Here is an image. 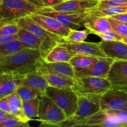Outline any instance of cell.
<instances>
[{
	"mask_svg": "<svg viewBox=\"0 0 127 127\" xmlns=\"http://www.w3.org/2000/svg\"><path fill=\"white\" fill-rule=\"evenodd\" d=\"M43 60L39 50L25 48L0 60V73L25 74L38 69Z\"/></svg>",
	"mask_w": 127,
	"mask_h": 127,
	"instance_id": "6da1fadb",
	"label": "cell"
},
{
	"mask_svg": "<svg viewBox=\"0 0 127 127\" xmlns=\"http://www.w3.org/2000/svg\"><path fill=\"white\" fill-rule=\"evenodd\" d=\"M99 94L78 95V107L73 115L67 117L59 127H84L88 119L101 110L100 97Z\"/></svg>",
	"mask_w": 127,
	"mask_h": 127,
	"instance_id": "7a4b0ae2",
	"label": "cell"
},
{
	"mask_svg": "<svg viewBox=\"0 0 127 127\" xmlns=\"http://www.w3.org/2000/svg\"><path fill=\"white\" fill-rule=\"evenodd\" d=\"M17 22L20 28L24 29L32 32L42 40V45L40 52L42 54V58L63 40L61 37L43 28L30 16L19 19Z\"/></svg>",
	"mask_w": 127,
	"mask_h": 127,
	"instance_id": "3957f363",
	"label": "cell"
},
{
	"mask_svg": "<svg viewBox=\"0 0 127 127\" xmlns=\"http://www.w3.org/2000/svg\"><path fill=\"white\" fill-rule=\"evenodd\" d=\"M38 9L25 0H1L0 21H17L22 17L37 12Z\"/></svg>",
	"mask_w": 127,
	"mask_h": 127,
	"instance_id": "277c9868",
	"label": "cell"
},
{
	"mask_svg": "<svg viewBox=\"0 0 127 127\" xmlns=\"http://www.w3.org/2000/svg\"><path fill=\"white\" fill-rule=\"evenodd\" d=\"M44 93L63 110L67 117L76 111L79 96L73 88H57L48 86Z\"/></svg>",
	"mask_w": 127,
	"mask_h": 127,
	"instance_id": "5b68a950",
	"label": "cell"
},
{
	"mask_svg": "<svg viewBox=\"0 0 127 127\" xmlns=\"http://www.w3.org/2000/svg\"><path fill=\"white\" fill-rule=\"evenodd\" d=\"M38 118L41 122L40 126L59 127L67 117L54 101L43 93L40 97Z\"/></svg>",
	"mask_w": 127,
	"mask_h": 127,
	"instance_id": "8992f818",
	"label": "cell"
},
{
	"mask_svg": "<svg viewBox=\"0 0 127 127\" xmlns=\"http://www.w3.org/2000/svg\"><path fill=\"white\" fill-rule=\"evenodd\" d=\"M111 88V83L108 78L90 76L76 78L73 89L78 95H102Z\"/></svg>",
	"mask_w": 127,
	"mask_h": 127,
	"instance_id": "52a82bcc",
	"label": "cell"
},
{
	"mask_svg": "<svg viewBox=\"0 0 127 127\" xmlns=\"http://www.w3.org/2000/svg\"><path fill=\"white\" fill-rule=\"evenodd\" d=\"M89 11L80 13H68L54 11L50 7H43L38 9L37 12L54 17L71 29L79 30L81 27H84Z\"/></svg>",
	"mask_w": 127,
	"mask_h": 127,
	"instance_id": "ba28073f",
	"label": "cell"
},
{
	"mask_svg": "<svg viewBox=\"0 0 127 127\" xmlns=\"http://www.w3.org/2000/svg\"><path fill=\"white\" fill-rule=\"evenodd\" d=\"M100 108L107 112L127 109V92L111 88L100 97Z\"/></svg>",
	"mask_w": 127,
	"mask_h": 127,
	"instance_id": "9c48e42d",
	"label": "cell"
},
{
	"mask_svg": "<svg viewBox=\"0 0 127 127\" xmlns=\"http://www.w3.org/2000/svg\"><path fill=\"white\" fill-rule=\"evenodd\" d=\"M107 78L111 83L112 88L127 92V60H115Z\"/></svg>",
	"mask_w": 127,
	"mask_h": 127,
	"instance_id": "30bf717a",
	"label": "cell"
},
{
	"mask_svg": "<svg viewBox=\"0 0 127 127\" xmlns=\"http://www.w3.org/2000/svg\"><path fill=\"white\" fill-rule=\"evenodd\" d=\"M115 59L109 57H100L97 62L89 66L80 70L76 71V78L100 77L107 78L108 74Z\"/></svg>",
	"mask_w": 127,
	"mask_h": 127,
	"instance_id": "8fae6325",
	"label": "cell"
},
{
	"mask_svg": "<svg viewBox=\"0 0 127 127\" xmlns=\"http://www.w3.org/2000/svg\"><path fill=\"white\" fill-rule=\"evenodd\" d=\"M58 44L68 48L75 55L93 56L98 57H106L107 56L100 47L99 43L94 42H68L62 40Z\"/></svg>",
	"mask_w": 127,
	"mask_h": 127,
	"instance_id": "7c38bea8",
	"label": "cell"
},
{
	"mask_svg": "<svg viewBox=\"0 0 127 127\" xmlns=\"http://www.w3.org/2000/svg\"><path fill=\"white\" fill-rule=\"evenodd\" d=\"M100 0H68L51 7L56 11L80 13L88 12L95 8L99 4Z\"/></svg>",
	"mask_w": 127,
	"mask_h": 127,
	"instance_id": "4fadbf2b",
	"label": "cell"
},
{
	"mask_svg": "<svg viewBox=\"0 0 127 127\" xmlns=\"http://www.w3.org/2000/svg\"><path fill=\"white\" fill-rule=\"evenodd\" d=\"M30 16L46 30L60 36L62 38L67 37L71 31V29L66 27L59 21L51 16L38 12L32 14Z\"/></svg>",
	"mask_w": 127,
	"mask_h": 127,
	"instance_id": "5bb4252c",
	"label": "cell"
},
{
	"mask_svg": "<svg viewBox=\"0 0 127 127\" xmlns=\"http://www.w3.org/2000/svg\"><path fill=\"white\" fill-rule=\"evenodd\" d=\"M84 127H120L127 125L121 121L118 115L100 110L86 120Z\"/></svg>",
	"mask_w": 127,
	"mask_h": 127,
	"instance_id": "9a60e30c",
	"label": "cell"
},
{
	"mask_svg": "<svg viewBox=\"0 0 127 127\" xmlns=\"http://www.w3.org/2000/svg\"><path fill=\"white\" fill-rule=\"evenodd\" d=\"M99 45L105 55L115 60H127V44L122 40L100 41Z\"/></svg>",
	"mask_w": 127,
	"mask_h": 127,
	"instance_id": "2e32d148",
	"label": "cell"
},
{
	"mask_svg": "<svg viewBox=\"0 0 127 127\" xmlns=\"http://www.w3.org/2000/svg\"><path fill=\"white\" fill-rule=\"evenodd\" d=\"M38 69L40 71H47L71 79L76 78L75 69L69 62L48 63L43 60Z\"/></svg>",
	"mask_w": 127,
	"mask_h": 127,
	"instance_id": "e0dca14e",
	"label": "cell"
},
{
	"mask_svg": "<svg viewBox=\"0 0 127 127\" xmlns=\"http://www.w3.org/2000/svg\"><path fill=\"white\" fill-rule=\"evenodd\" d=\"M23 74L0 73V99L15 92L21 86Z\"/></svg>",
	"mask_w": 127,
	"mask_h": 127,
	"instance_id": "ac0fdd59",
	"label": "cell"
},
{
	"mask_svg": "<svg viewBox=\"0 0 127 127\" xmlns=\"http://www.w3.org/2000/svg\"><path fill=\"white\" fill-rule=\"evenodd\" d=\"M84 27L89 30L91 33L95 35L106 33L112 29L108 17L93 16L90 13L86 20Z\"/></svg>",
	"mask_w": 127,
	"mask_h": 127,
	"instance_id": "d6986e66",
	"label": "cell"
},
{
	"mask_svg": "<svg viewBox=\"0 0 127 127\" xmlns=\"http://www.w3.org/2000/svg\"><path fill=\"white\" fill-rule=\"evenodd\" d=\"M21 86L35 88L45 93L48 84L41 72L38 69H36L22 75Z\"/></svg>",
	"mask_w": 127,
	"mask_h": 127,
	"instance_id": "ffe728a7",
	"label": "cell"
},
{
	"mask_svg": "<svg viewBox=\"0 0 127 127\" xmlns=\"http://www.w3.org/2000/svg\"><path fill=\"white\" fill-rule=\"evenodd\" d=\"M74 55L68 48L58 44L43 57V60L48 63L69 62Z\"/></svg>",
	"mask_w": 127,
	"mask_h": 127,
	"instance_id": "44dd1931",
	"label": "cell"
},
{
	"mask_svg": "<svg viewBox=\"0 0 127 127\" xmlns=\"http://www.w3.org/2000/svg\"><path fill=\"white\" fill-rule=\"evenodd\" d=\"M9 104L10 114L13 115L21 121L29 123L30 119L26 116L23 107V101L16 91L7 95Z\"/></svg>",
	"mask_w": 127,
	"mask_h": 127,
	"instance_id": "7402d4cb",
	"label": "cell"
},
{
	"mask_svg": "<svg viewBox=\"0 0 127 127\" xmlns=\"http://www.w3.org/2000/svg\"><path fill=\"white\" fill-rule=\"evenodd\" d=\"M17 37L24 48L40 51L42 40L32 32L24 29L20 28L17 33Z\"/></svg>",
	"mask_w": 127,
	"mask_h": 127,
	"instance_id": "603a6c76",
	"label": "cell"
},
{
	"mask_svg": "<svg viewBox=\"0 0 127 127\" xmlns=\"http://www.w3.org/2000/svg\"><path fill=\"white\" fill-rule=\"evenodd\" d=\"M40 72L50 86L57 88H73L75 79L47 71Z\"/></svg>",
	"mask_w": 127,
	"mask_h": 127,
	"instance_id": "cb8c5ba5",
	"label": "cell"
},
{
	"mask_svg": "<svg viewBox=\"0 0 127 127\" xmlns=\"http://www.w3.org/2000/svg\"><path fill=\"white\" fill-rule=\"evenodd\" d=\"M99 58L93 56L84 55H75L69 60V63L74 68L75 71L80 70L94 64Z\"/></svg>",
	"mask_w": 127,
	"mask_h": 127,
	"instance_id": "d4e9b609",
	"label": "cell"
},
{
	"mask_svg": "<svg viewBox=\"0 0 127 127\" xmlns=\"http://www.w3.org/2000/svg\"><path fill=\"white\" fill-rule=\"evenodd\" d=\"M127 12V5L125 6H114V7H106V8H95L91 10L89 13L91 15L95 16H109L119 14Z\"/></svg>",
	"mask_w": 127,
	"mask_h": 127,
	"instance_id": "484cf974",
	"label": "cell"
},
{
	"mask_svg": "<svg viewBox=\"0 0 127 127\" xmlns=\"http://www.w3.org/2000/svg\"><path fill=\"white\" fill-rule=\"evenodd\" d=\"M16 91L21 98L22 101L31 100L36 97H40L44 93L39 89L26 86H19Z\"/></svg>",
	"mask_w": 127,
	"mask_h": 127,
	"instance_id": "4316f807",
	"label": "cell"
},
{
	"mask_svg": "<svg viewBox=\"0 0 127 127\" xmlns=\"http://www.w3.org/2000/svg\"><path fill=\"white\" fill-rule=\"evenodd\" d=\"M24 47L22 45L19 39L14 40L9 43L0 46V60L18 51L24 49Z\"/></svg>",
	"mask_w": 127,
	"mask_h": 127,
	"instance_id": "83f0119b",
	"label": "cell"
},
{
	"mask_svg": "<svg viewBox=\"0 0 127 127\" xmlns=\"http://www.w3.org/2000/svg\"><path fill=\"white\" fill-rule=\"evenodd\" d=\"M39 104L40 97H36L31 100L23 101V107L25 114L30 120L38 117Z\"/></svg>",
	"mask_w": 127,
	"mask_h": 127,
	"instance_id": "f1b7e54d",
	"label": "cell"
},
{
	"mask_svg": "<svg viewBox=\"0 0 127 127\" xmlns=\"http://www.w3.org/2000/svg\"><path fill=\"white\" fill-rule=\"evenodd\" d=\"M91 33L90 31L87 29L82 31L71 29L69 34L62 40L68 42H84L88 36Z\"/></svg>",
	"mask_w": 127,
	"mask_h": 127,
	"instance_id": "f546056e",
	"label": "cell"
},
{
	"mask_svg": "<svg viewBox=\"0 0 127 127\" xmlns=\"http://www.w3.org/2000/svg\"><path fill=\"white\" fill-rule=\"evenodd\" d=\"M20 27L17 21L1 22L0 21V35L8 36L17 35Z\"/></svg>",
	"mask_w": 127,
	"mask_h": 127,
	"instance_id": "4dcf8cb0",
	"label": "cell"
},
{
	"mask_svg": "<svg viewBox=\"0 0 127 127\" xmlns=\"http://www.w3.org/2000/svg\"><path fill=\"white\" fill-rule=\"evenodd\" d=\"M29 123L21 121L11 114H6L4 119L0 122V127H29Z\"/></svg>",
	"mask_w": 127,
	"mask_h": 127,
	"instance_id": "1f68e13d",
	"label": "cell"
},
{
	"mask_svg": "<svg viewBox=\"0 0 127 127\" xmlns=\"http://www.w3.org/2000/svg\"><path fill=\"white\" fill-rule=\"evenodd\" d=\"M108 19L113 31L123 37L127 36V24L120 22L112 17H108Z\"/></svg>",
	"mask_w": 127,
	"mask_h": 127,
	"instance_id": "d6a6232c",
	"label": "cell"
},
{
	"mask_svg": "<svg viewBox=\"0 0 127 127\" xmlns=\"http://www.w3.org/2000/svg\"><path fill=\"white\" fill-rule=\"evenodd\" d=\"M127 5V0H100L97 8H106L114 6H125Z\"/></svg>",
	"mask_w": 127,
	"mask_h": 127,
	"instance_id": "836d02e7",
	"label": "cell"
},
{
	"mask_svg": "<svg viewBox=\"0 0 127 127\" xmlns=\"http://www.w3.org/2000/svg\"><path fill=\"white\" fill-rule=\"evenodd\" d=\"M0 110L6 114H9V104L7 96L0 99Z\"/></svg>",
	"mask_w": 127,
	"mask_h": 127,
	"instance_id": "e575fe53",
	"label": "cell"
},
{
	"mask_svg": "<svg viewBox=\"0 0 127 127\" xmlns=\"http://www.w3.org/2000/svg\"><path fill=\"white\" fill-rule=\"evenodd\" d=\"M18 39V37L17 35H8V36H2L0 35V46L4 44L9 43L14 40Z\"/></svg>",
	"mask_w": 127,
	"mask_h": 127,
	"instance_id": "d590c367",
	"label": "cell"
},
{
	"mask_svg": "<svg viewBox=\"0 0 127 127\" xmlns=\"http://www.w3.org/2000/svg\"><path fill=\"white\" fill-rule=\"evenodd\" d=\"M109 17H112V18L115 19L117 20V21H120V22L127 24V12L119 14H116V15H114V16H109Z\"/></svg>",
	"mask_w": 127,
	"mask_h": 127,
	"instance_id": "8d00e7d4",
	"label": "cell"
},
{
	"mask_svg": "<svg viewBox=\"0 0 127 127\" xmlns=\"http://www.w3.org/2000/svg\"><path fill=\"white\" fill-rule=\"evenodd\" d=\"M45 5V7H53L58 4L61 3L64 0H42Z\"/></svg>",
	"mask_w": 127,
	"mask_h": 127,
	"instance_id": "74e56055",
	"label": "cell"
},
{
	"mask_svg": "<svg viewBox=\"0 0 127 127\" xmlns=\"http://www.w3.org/2000/svg\"><path fill=\"white\" fill-rule=\"evenodd\" d=\"M26 1L31 2V3L34 4L38 9H40L42 7H45V5L42 0H25Z\"/></svg>",
	"mask_w": 127,
	"mask_h": 127,
	"instance_id": "f35d334b",
	"label": "cell"
},
{
	"mask_svg": "<svg viewBox=\"0 0 127 127\" xmlns=\"http://www.w3.org/2000/svg\"><path fill=\"white\" fill-rule=\"evenodd\" d=\"M97 35L99 36V37L101 38L102 40H104V41L115 40V39H114L112 36H110V35L107 34V33H98V34H97Z\"/></svg>",
	"mask_w": 127,
	"mask_h": 127,
	"instance_id": "ab89813d",
	"label": "cell"
},
{
	"mask_svg": "<svg viewBox=\"0 0 127 127\" xmlns=\"http://www.w3.org/2000/svg\"><path fill=\"white\" fill-rule=\"evenodd\" d=\"M6 114V113H4V112H2V110H0V122H1V120L4 119V117H5Z\"/></svg>",
	"mask_w": 127,
	"mask_h": 127,
	"instance_id": "60d3db41",
	"label": "cell"
},
{
	"mask_svg": "<svg viewBox=\"0 0 127 127\" xmlns=\"http://www.w3.org/2000/svg\"><path fill=\"white\" fill-rule=\"evenodd\" d=\"M122 41V42H124V43H127V36H125V37H123Z\"/></svg>",
	"mask_w": 127,
	"mask_h": 127,
	"instance_id": "b9f144b4",
	"label": "cell"
},
{
	"mask_svg": "<svg viewBox=\"0 0 127 127\" xmlns=\"http://www.w3.org/2000/svg\"><path fill=\"white\" fill-rule=\"evenodd\" d=\"M1 0H0V4H1Z\"/></svg>",
	"mask_w": 127,
	"mask_h": 127,
	"instance_id": "7bdbcfd3",
	"label": "cell"
},
{
	"mask_svg": "<svg viewBox=\"0 0 127 127\" xmlns=\"http://www.w3.org/2000/svg\"><path fill=\"white\" fill-rule=\"evenodd\" d=\"M64 1H68V0H64Z\"/></svg>",
	"mask_w": 127,
	"mask_h": 127,
	"instance_id": "ee69618b",
	"label": "cell"
}]
</instances>
